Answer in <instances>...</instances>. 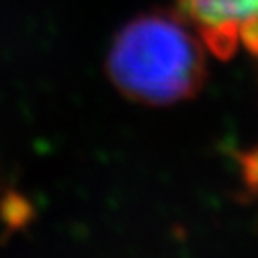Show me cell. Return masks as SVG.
Listing matches in <instances>:
<instances>
[{
    "label": "cell",
    "instance_id": "3",
    "mask_svg": "<svg viewBox=\"0 0 258 258\" xmlns=\"http://www.w3.org/2000/svg\"><path fill=\"white\" fill-rule=\"evenodd\" d=\"M240 43H244L256 57H258V23L250 25L248 29H244L242 37H240Z\"/></svg>",
    "mask_w": 258,
    "mask_h": 258
},
{
    "label": "cell",
    "instance_id": "2",
    "mask_svg": "<svg viewBox=\"0 0 258 258\" xmlns=\"http://www.w3.org/2000/svg\"><path fill=\"white\" fill-rule=\"evenodd\" d=\"M179 7L218 57L232 55L244 29L258 23V0H179Z\"/></svg>",
    "mask_w": 258,
    "mask_h": 258
},
{
    "label": "cell",
    "instance_id": "1",
    "mask_svg": "<svg viewBox=\"0 0 258 258\" xmlns=\"http://www.w3.org/2000/svg\"><path fill=\"white\" fill-rule=\"evenodd\" d=\"M108 74L116 88L145 104H171L196 94L206 76L198 35L175 15L153 13L114 39Z\"/></svg>",
    "mask_w": 258,
    "mask_h": 258
}]
</instances>
